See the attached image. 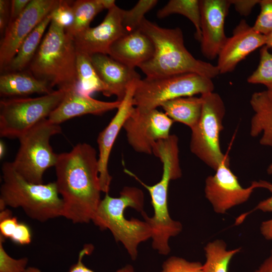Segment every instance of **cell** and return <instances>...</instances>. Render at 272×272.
<instances>
[{
    "mask_svg": "<svg viewBox=\"0 0 272 272\" xmlns=\"http://www.w3.org/2000/svg\"><path fill=\"white\" fill-rule=\"evenodd\" d=\"M178 139L175 134L157 141L153 146V152L163 165L161 178L157 183L148 185L134 173L124 168V172L141 183L149 192L154 215L149 217L145 212L141 213L144 220L152 230V247L160 254L168 255L171 248L169 240L181 233L180 222L173 220L168 209V190L171 181L182 176L179 157Z\"/></svg>",
    "mask_w": 272,
    "mask_h": 272,
    "instance_id": "cell-2",
    "label": "cell"
},
{
    "mask_svg": "<svg viewBox=\"0 0 272 272\" xmlns=\"http://www.w3.org/2000/svg\"><path fill=\"white\" fill-rule=\"evenodd\" d=\"M10 17V1L0 0V32L4 35L9 24Z\"/></svg>",
    "mask_w": 272,
    "mask_h": 272,
    "instance_id": "cell-40",
    "label": "cell"
},
{
    "mask_svg": "<svg viewBox=\"0 0 272 272\" xmlns=\"http://www.w3.org/2000/svg\"><path fill=\"white\" fill-rule=\"evenodd\" d=\"M92 64L107 87L105 96L115 95L121 101L129 88L141 79L135 68L113 59L108 54L97 53L90 56Z\"/></svg>",
    "mask_w": 272,
    "mask_h": 272,
    "instance_id": "cell-18",
    "label": "cell"
},
{
    "mask_svg": "<svg viewBox=\"0 0 272 272\" xmlns=\"http://www.w3.org/2000/svg\"><path fill=\"white\" fill-rule=\"evenodd\" d=\"M266 46L260 50V59L256 69L247 78L248 83L262 84L272 94V53Z\"/></svg>",
    "mask_w": 272,
    "mask_h": 272,
    "instance_id": "cell-30",
    "label": "cell"
},
{
    "mask_svg": "<svg viewBox=\"0 0 272 272\" xmlns=\"http://www.w3.org/2000/svg\"><path fill=\"white\" fill-rule=\"evenodd\" d=\"M172 120L157 109L141 111L135 107L124 123L127 142L136 152L151 154L154 145L170 134Z\"/></svg>",
    "mask_w": 272,
    "mask_h": 272,
    "instance_id": "cell-11",
    "label": "cell"
},
{
    "mask_svg": "<svg viewBox=\"0 0 272 272\" xmlns=\"http://www.w3.org/2000/svg\"><path fill=\"white\" fill-rule=\"evenodd\" d=\"M260 231L265 238L272 239V219L262 223Z\"/></svg>",
    "mask_w": 272,
    "mask_h": 272,
    "instance_id": "cell-42",
    "label": "cell"
},
{
    "mask_svg": "<svg viewBox=\"0 0 272 272\" xmlns=\"http://www.w3.org/2000/svg\"><path fill=\"white\" fill-rule=\"evenodd\" d=\"M212 79L196 73L141 79L137 83L133 104L141 111L155 109L166 101L214 92Z\"/></svg>",
    "mask_w": 272,
    "mask_h": 272,
    "instance_id": "cell-7",
    "label": "cell"
},
{
    "mask_svg": "<svg viewBox=\"0 0 272 272\" xmlns=\"http://www.w3.org/2000/svg\"><path fill=\"white\" fill-rule=\"evenodd\" d=\"M143 191L133 186H125L118 197L105 193L101 199L92 222L101 230H108L115 241L124 247L130 258L135 260L140 244L151 239L152 230L144 221L125 217V211L131 208L141 214L144 211Z\"/></svg>",
    "mask_w": 272,
    "mask_h": 272,
    "instance_id": "cell-4",
    "label": "cell"
},
{
    "mask_svg": "<svg viewBox=\"0 0 272 272\" xmlns=\"http://www.w3.org/2000/svg\"><path fill=\"white\" fill-rule=\"evenodd\" d=\"M76 72L77 83L74 90L77 93L91 96L94 93L99 92L106 96L107 87L94 67L90 56L77 52Z\"/></svg>",
    "mask_w": 272,
    "mask_h": 272,
    "instance_id": "cell-25",
    "label": "cell"
},
{
    "mask_svg": "<svg viewBox=\"0 0 272 272\" xmlns=\"http://www.w3.org/2000/svg\"><path fill=\"white\" fill-rule=\"evenodd\" d=\"M140 29L155 48L152 57L138 67L147 77L196 73L213 79L220 74L216 65L196 59L189 52L180 28H163L145 18Z\"/></svg>",
    "mask_w": 272,
    "mask_h": 272,
    "instance_id": "cell-3",
    "label": "cell"
},
{
    "mask_svg": "<svg viewBox=\"0 0 272 272\" xmlns=\"http://www.w3.org/2000/svg\"><path fill=\"white\" fill-rule=\"evenodd\" d=\"M255 182L258 188L267 189L272 193V183L262 180L258 181H255ZM255 210H260L264 212H272V195L270 197L259 202L252 211L239 216L235 221L236 224L241 223L245 219V217Z\"/></svg>",
    "mask_w": 272,
    "mask_h": 272,
    "instance_id": "cell-37",
    "label": "cell"
},
{
    "mask_svg": "<svg viewBox=\"0 0 272 272\" xmlns=\"http://www.w3.org/2000/svg\"><path fill=\"white\" fill-rule=\"evenodd\" d=\"M6 239L0 235V272H26L28 258H14L6 251L4 246Z\"/></svg>",
    "mask_w": 272,
    "mask_h": 272,
    "instance_id": "cell-31",
    "label": "cell"
},
{
    "mask_svg": "<svg viewBox=\"0 0 272 272\" xmlns=\"http://www.w3.org/2000/svg\"><path fill=\"white\" fill-rule=\"evenodd\" d=\"M201 14L200 49L202 55L210 60L218 57L228 37L225 23L230 0H200Z\"/></svg>",
    "mask_w": 272,
    "mask_h": 272,
    "instance_id": "cell-14",
    "label": "cell"
},
{
    "mask_svg": "<svg viewBox=\"0 0 272 272\" xmlns=\"http://www.w3.org/2000/svg\"><path fill=\"white\" fill-rule=\"evenodd\" d=\"M31 1V0L10 1V17L9 23L15 20L23 13Z\"/></svg>",
    "mask_w": 272,
    "mask_h": 272,
    "instance_id": "cell-41",
    "label": "cell"
},
{
    "mask_svg": "<svg viewBox=\"0 0 272 272\" xmlns=\"http://www.w3.org/2000/svg\"><path fill=\"white\" fill-rule=\"evenodd\" d=\"M74 22L66 31L73 37L89 28L94 17L105 9L102 0H77L73 3Z\"/></svg>",
    "mask_w": 272,
    "mask_h": 272,
    "instance_id": "cell-28",
    "label": "cell"
},
{
    "mask_svg": "<svg viewBox=\"0 0 272 272\" xmlns=\"http://www.w3.org/2000/svg\"><path fill=\"white\" fill-rule=\"evenodd\" d=\"M46 81L30 72L3 73L0 76V95L4 98L24 97L32 94H49L53 91Z\"/></svg>",
    "mask_w": 272,
    "mask_h": 272,
    "instance_id": "cell-21",
    "label": "cell"
},
{
    "mask_svg": "<svg viewBox=\"0 0 272 272\" xmlns=\"http://www.w3.org/2000/svg\"><path fill=\"white\" fill-rule=\"evenodd\" d=\"M122 10L115 5L108 10L100 24L90 27L74 37L77 51L89 56L97 53L108 54L111 45L125 34Z\"/></svg>",
    "mask_w": 272,
    "mask_h": 272,
    "instance_id": "cell-15",
    "label": "cell"
},
{
    "mask_svg": "<svg viewBox=\"0 0 272 272\" xmlns=\"http://www.w3.org/2000/svg\"><path fill=\"white\" fill-rule=\"evenodd\" d=\"M180 14L188 19L195 28V38H201V14L198 0H170L158 10L157 16L159 19L165 18L172 14Z\"/></svg>",
    "mask_w": 272,
    "mask_h": 272,
    "instance_id": "cell-27",
    "label": "cell"
},
{
    "mask_svg": "<svg viewBox=\"0 0 272 272\" xmlns=\"http://www.w3.org/2000/svg\"><path fill=\"white\" fill-rule=\"evenodd\" d=\"M66 91L57 89L37 97L3 98L0 101V136L19 139L41 120L48 118Z\"/></svg>",
    "mask_w": 272,
    "mask_h": 272,
    "instance_id": "cell-9",
    "label": "cell"
},
{
    "mask_svg": "<svg viewBox=\"0 0 272 272\" xmlns=\"http://www.w3.org/2000/svg\"><path fill=\"white\" fill-rule=\"evenodd\" d=\"M266 42L265 46H266L269 49L272 50V32L266 36Z\"/></svg>",
    "mask_w": 272,
    "mask_h": 272,
    "instance_id": "cell-45",
    "label": "cell"
},
{
    "mask_svg": "<svg viewBox=\"0 0 272 272\" xmlns=\"http://www.w3.org/2000/svg\"><path fill=\"white\" fill-rule=\"evenodd\" d=\"M160 272H203L202 264L190 261L180 257L172 256L165 260Z\"/></svg>",
    "mask_w": 272,
    "mask_h": 272,
    "instance_id": "cell-32",
    "label": "cell"
},
{
    "mask_svg": "<svg viewBox=\"0 0 272 272\" xmlns=\"http://www.w3.org/2000/svg\"><path fill=\"white\" fill-rule=\"evenodd\" d=\"M93 247L92 245L87 244L84 246L79 253L77 262L73 264L67 272H95L85 265L83 262L84 257L92 252ZM26 272H42L40 269L36 267L29 266L27 268ZM115 272H135L133 266L131 264H126Z\"/></svg>",
    "mask_w": 272,
    "mask_h": 272,
    "instance_id": "cell-34",
    "label": "cell"
},
{
    "mask_svg": "<svg viewBox=\"0 0 272 272\" xmlns=\"http://www.w3.org/2000/svg\"><path fill=\"white\" fill-rule=\"evenodd\" d=\"M0 210L20 208L31 219L40 222L62 217L63 202L55 181L47 184L30 182L20 175L12 162L2 166Z\"/></svg>",
    "mask_w": 272,
    "mask_h": 272,
    "instance_id": "cell-5",
    "label": "cell"
},
{
    "mask_svg": "<svg viewBox=\"0 0 272 272\" xmlns=\"http://www.w3.org/2000/svg\"><path fill=\"white\" fill-rule=\"evenodd\" d=\"M204 249L206 260L202 264L203 272H228L232 258L241 248L227 250L226 243L217 239L209 242Z\"/></svg>",
    "mask_w": 272,
    "mask_h": 272,
    "instance_id": "cell-26",
    "label": "cell"
},
{
    "mask_svg": "<svg viewBox=\"0 0 272 272\" xmlns=\"http://www.w3.org/2000/svg\"><path fill=\"white\" fill-rule=\"evenodd\" d=\"M237 12L242 16H248L260 0H230Z\"/></svg>",
    "mask_w": 272,
    "mask_h": 272,
    "instance_id": "cell-39",
    "label": "cell"
},
{
    "mask_svg": "<svg viewBox=\"0 0 272 272\" xmlns=\"http://www.w3.org/2000/svg\"><path fill=\"white\" fill-rule=\"evenodd\" d=\"M254 272H272V250L269 256Z\"/></svg>",
    "mask_w": 272,
    "mask_h": 272,
    "instance_id": "cell-43",
    "label": "cell"
},
{
    "mask_svg": "<svg viewBox=\"0 0 272 272\" xmlns=\"http://www.w3.org/2000/svg\"><path fill=\"white\" fill-rule=\"evenodd\" d=\"M59 0H31L23 13L10 22L0 44V69L3 72L32 30L57 6Z\"/></svg>",
    "mask_w": 272,
    "mask_h": 272,
    "instance_id": "cell-12",
    "label": "cell"
},
{
    "mask_svg": "<svg viewBox=\"0 0 272 272\" xmlns=\"http://www.w3.org/2000/svg\"><path fill=\"white\" fill-rule=\"evenodd\" d=\"M6 145L4 142L2 141L0 142V158L3 159L5 156L6 149Z\"/></svg>",
    "mask_w": 272,
    "mask_h": 272,
    "instance_id": "cell-44",
    "label": "cell"
},
{
    "mask_svg": "<svg viewBox=\"0 0 272 272\" xmlns=\"http://www.w3.org/2000/svg\"><path fill=\"white\" fill-rule=\"evenodd\" d=\"M267 172L269 174H272V162L267 169Z\"/></svg>",
    "mask_w": 272,
    "mask_h": 272,
    "instance_id": "cell-46",
    "label": "cell"
},
{
    "mask_svg": "<svg viewBox=\"0 0 272 272\" xmlns=\"http://www.w3.org/2000/svg\"><path fill=\"white\" fill-rule=\"evenodd\" d=\"M58 192L63 202L62 217L74 224L92 221L101 200L98 158L87 143H78L58 154L54 166Z\"/></svg>",
    "mask_w": 272,
    "mask_h": 272,
    "instance_id": "cell-1",
    "label": "cell"
},
{
    "mask_svg": "<svg viewBox=\"0 0 272 272\" xmlns=\"http://www.w3.org/2000/svg\"><path fill=\"white\" fill-rule=\"evenodd\" d=\"M202 110L196 124L191 129V152L214 170L224 161L230 160L223 153L220 135L224 127L223 120L226 109L221 97L214 92L200 96Z\"/></svg>",
    "mask_w": 272,
    "mask_h": 272,
    "instance_id": "cell-10",
    "label": "cell"
},
{
    "mask_svg": "<svg viewBox=\"0 0 272 272\" xmlns=\"http://www.w3.org/2000/svg\"><path fill=\"white\" fill-rule=\"evenodd\" d=\"M138 81L129 88L116 114L97 138L99 180L101 191L105 193H108L112 181L108 169L109 156L117 135L134 108L133 97Z\"/></svg>",
    "mask_w": 272,
    "mask_h": 272,
    "instance_id": "cell-17",
    "label": "cell"
},
{
    "mask_svg": "<svg viewBox=\"0 0 272 272\" xmlns=\"http://www.w3.org/2000/svg\"><path fill=\"white\" fill-rule=\"evenodd\" d=\"M202 106L201 96L177 98L166 101L161 105L164 113L173 121L181 122L190 129L198 122Z\"/></svg>",
    "mask_w": 272,
    "mask_h": 272,
    "instance_id": "cell-24",
    "label": "cell"
},
{
    "mask_svg": "<svg viewBox=\"0 0 272 272\" xmlns=\"http://www.w3.org/2000/svg\"><path fill=\"white\" fill-rule=\"evenodd\" d=\"M266 37L242 20L228 37L218 56L217 67L220 74L233 71L249 54L265 46Z\"/></svg>",
    "mask_w": 272,
    "mask_h": 272,
    "instance_id": "cell-16",
    "label": "cell"
},
{
    "mask_svg": "<svg viewBox=\"0 0 272 272\" xmlns=\"http://www.w3.org/2000/svg\"><path fill=\"white\" fill-rule=\"evenodd\" d=\"M121 101H103L91 96L80 95L75 90L66 91L58 106L51 113L48 119L53 123H61L74 117L86 114L100 115L117 109Z\"/></svg>",
    "mask_w": 272,
    "mask_h": 272,
    "instance_id": "cell-19",
    "label": "cell"
},
{
    "mask_svg": "<svg viewBox=\"0 0 272 272\" xmlns=\"http://www.w3.org/2000/svg\"><path fill=\"white\" fill-rule=\"evenodd\" d=\"M72 1L59 0L56 7L52 11V21L67 30L74 22Z\"/></svg>",
    "mask_w": 272,
    "mask_h": 272,
    "instance_id": "cell-33",
    "label": "cell"
},
{
    "mask_svg": "<svg viewBox=\"0 0 272 272\" xmlns=\"http://www.w3.org/2000/svg\"><path fill=\"white\" fill-rule=\"evenodd\" d=\"M260 13L253 28L264 35L272 32V0H260Z\"/></svg>",
    "mask_w": 272,
    "mask_h": 272,
    "instance_id": "cell-35",
    "label": "cell"
},
{
    "mask_svg": "<svg viewBox=\"0 0 272 272\" xmlns=\"http://www.w3.org/2000/svg\"><path fill=\"white\" fill-rule=\"evenodd\" d=\"M51 12L25 38L17 53L3 73L22 71L29 66L41 43L46 28L51 22Z\"/></svg>",
    "mask_w": 272,
    "mask_h": 272,
    "instance_id": "cell-23",
    "label": "cell"
},
{
    "mask_svg": "<svg viewBox=\"0 0 272 272\" xmlns=\"http://www.w3.org/2000/svg\"><path fill=\"white\" fill-rule=\"evenodd\" d=\"M215 173L205 181V197L218 214H225L229 210L246 202L257 187L255 181L244 188L230 168V160L222 162Z\"/></svg>",
    "mask_w": 272,
    "mask_h": 272,
    "instance_id": "cell-13",
    "label": "cell"
},
{
    "mask_svg": "<svg viewBox=\"0 0 272 272\" xmlns=\"http://www.w3.org/2000/svg\"><path fill=\"white\" fill-rule=\"evenodd\" d=\"M158 3L157 0H140L131 9L122 10V22L125 33L140 28L146 13Z\"/></svg>",
    "mask_w": 272,
    "mask_h": 272,
    "instance_id": "cell-29",
    "label": "cell"
},
{
    "mask_svg": "<svg viewBox=\"0 0 272 272\" xmlns=\"http://www.w3.org/2000/svg\"><path fill=\"white\" fill-rule=\"evenodd\" d=\"M250 104L254 111L250 135L256 137L262 134L260 145L272 147V94L266 90L255 92L251 97Z\"/></svg>",
    "mask_w": 272,
    "mask_h": 272,
    "instance_id": "cell-22",
    "label": "cell"
},
{
    "mask_svg": "<svg viewBox=\"0 0 272 272\" xmlns=\"http://www.w3.org/2000/svg\"><path fill=\"white\" fill-rule=\"evenodd\" d=\"M32 232L30 227L24 222L19 223L10 239L19 245L29 244L32 241Z\"/></svg>",
    "mask_w": 272,
    "mask_h": 272,
    "instance_id": "cell-38",
    "label": "cell"
},
{
    "mask_svg": "<svg viewBox=\"0 0 272 272\" xmlns=\"http://www.w3.org/2000/svg\"><path fill=\"white\" fill-rule=\"evenodd\" d=\"M19 222L16 217L13 216L12 212L5 209L0 212V235L5 239L13 235Z\"/></svg>",
    "mask_w": 272,
    "mask_h": 272,
    "instance_id": "cell-36",
    "label": "cell"
},
{
    "mask_svg": "<svg viewBox=\"0 0 272 272\" xmlns=\"http://www.w3.org/2000/svg\"><path fill=\"white\" fill-rule=\"evenodd\" d=\"M77 52L74 37L51 20L29 66V72L52 88L74 90L77 83Z\"/></svg>",
    "mask_w": 272,
    "mask_h": 272,
    "instance_id": "cell-6",
    "label": "cell"
},
{
    "mask_svg": "<svg viewBox=\"0 0 272 272\" xmlns=\"http://www.w3.org/2000/svg\"><path fill=\"white\" fill-rule=\"evenodd\" d=\"M154 51L152 41L139 28L125 33L117 39L110 46L108 55L135 68L150 59Z\"/></svg>",
    "mask_w": 272,
    "mask_h": 272,
    "instance_id": "cell-20",
    "label": "cell"
},
{
    "mask_svg": "<svg viewBox=\"0 0 272 272\" xmlns=\"http://www.w3.org/2000/svg\"><path fill=\"white\" fill-rule=\"evenodd\" d=\"M61 132L59 124L48 118L39 122L18 140L20 147L12 165L16 171L26 180L35 184L43 183L45 171L54 167L58 154L50 144V138Z\"/></svg>",
    "mask_w": 272,
    "mask_h": 272,
    "instance_id": "cell-8",
    "label": "cell"
}]
</instances>
